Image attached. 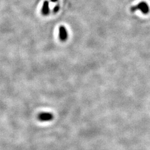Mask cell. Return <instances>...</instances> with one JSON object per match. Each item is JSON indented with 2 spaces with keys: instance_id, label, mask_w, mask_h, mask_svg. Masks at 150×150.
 Listing matches in <instances>:
<instances>
[{
  "instance_id": "8992f818",
  "label": "cell",
  "mask_w": 150,
  "mask_h": 150,
  "mask_svg": "<svg viewBox=\"0 0 150 150\" xmlns=\"http://www.w3.org/2000/svg\"><path fill=\"white\" fill-rule=\"evenodd\" d=\"M51 1V2H57L59 0H50Z\"/></svg>"
},
{
  "instance_id": "277c9868",
  "label": "cell",
  "mask_w": 150,
  "mask_h": 150,
  "mask_svg": "<svg viewBox=\"0 0 150 150\" xmlns=\"http://www.w3.org/2000/svg\"><path fill=\"white\" fill-rule=\"evenodd\" d=\"M41 12L44 16L48 15L50 12V8H49V1L46 0L43 2V5L41 9Z\"/></svg>"
},
{
  "instance_id": "5b68a950",
  "label": "cell",
  "mask_w": 150,
  "mask_h": 150,
  "mask_svg": "<svg viewBox=\"0 0 150 150\" xmlns=\"http://www.w3.org/2000/svg\"><path fill=\"white\" fill-rule=\"evenodd\" d=\"M59 7H59V4L57 5L54 7V10H53V12H54V13H57L58 11H59Z\"/></svg>"
},
{
  "instance_id": "7a4b0ae2",
  "label": "cell",
  "mask_w": 150,
  "mask_h": 150,
  "mask_svg": "<svg viewBox=\"0 0 150 150\" xmlns=\"http://www.w3.org/2000/svg\"><path fill=\"white\" fill-rule=\"evenodd\" d=\"M54 118V115L50 112L40 113L38 115V119L42 122L51 121Z\"/></svg>"
},
{
  "instance_id": "6da1fadb",
  "label": "cell",
  "mask_w": 150,
  "mask_h": 150,
  "mask_svg": "<svg viewBox=\"0 0 150 150\" xmlns=\"http://www.w3.org/2000/svg\"><path fill=\"white\" fill-rule=\"evenodd\" d=\"M130 10L132 12H134L135 11L139 10L143 14L146 15L149 12L150 8H149V6L147 5V4L146 2H141L137 5L132 6L130 8Z\"/></svg>"
},
{
  "instance_id": "3957f363",
  "label": "cell",
  "mask_w": 150,
  "mask_h": 150,
  "mask_svg": "<svg viewBox=\"0 0 150 150\" xmlns=\"http://www.w3.org/2000/svg\"><path fill=\"white\" fill-rule=\"evenodd\" d=\"M59 39L62 41H66L68 38V33L66 29V27L63 26H61L59 27Z\"/></svg>"
}]
</instances>
